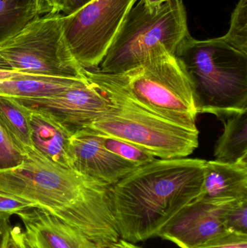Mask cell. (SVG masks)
I'll use <instances>...</instances> for the list:
<instances>
[{
    "mask_svg": "<svg viewBox=\"0 0 247 248\" xmlns=\"http://www.w3.org/2000/svg\"><path fill=\"white\" fill-rule=\"evenodd\" d=\"M24 153L20 166L0 170V192L56 217L99 247L118 241L110 186L51 161L33 147Z\"/></svg>",
    "mask_w": 247,
    "mask_h": 248,
    "instance_id": "obj_1",
    "label": "cell"
},
{
    "mask_svg": "<svg viewBox=\"0 0 247 248\" xmlns=\"http://www.w3.org/2000/svg\"><path fill=\"white\" fill-rule=\"evenodd\" d=\"M206 160L155 159L110 186L120 238L131 243L158 237L164 227L198 198Z\"/></svg>",
    "mask_w": 247,
    "mask_h": 248,
    "instance_id": "obj_2",
    "label": "cell"
},
{
    "mask_svg": "<svg viewBox=\"0 0 247 248\" xmlns=\"http://www.w3.org/2000/svg\"><path fill=\"white\" fill-rule=\"evenodd\" d=\"M174 55L188 76L198 114L224 119L247 110V54L220 37L197 40L189 33Z\"/></svg>",
    "mask_w": 247,
    "mask_h": 248,
    "instance_id": "obj_3",
    "label": "cell"
},
{
    "mask_svg": "<svg viewBox=\"0 0 247 248\" xmlns=\"http://www.w3.org/2000/svg\"><path fill=\"white\" fill-rule=\"evenodd\" d=\"M84 78L112 103V109L88 128L129 141L155 157H187L198 147V129H190L151 113L120 91L97 69L84 68Z\"/></svg>",
    "mask_w": 247,
    "mask_h": 248,
    "instance_id": "obj_4",
    "label": "cell"
},
{
    "mask_svg": "<svg viewBox=\"0 0 247 248\" xmlns=\"http://www.w3.org/2000/svg\"><path fill=\"white\" fill-rule=\"evenodd\" d=\"M107 74L120 91L154 114L197 129V113L191 83L184 67L162 44L141 65L120 74Z\"/></svg>",
    "mask_w": 247,
    "mask_h": 248,
    "instance_id": "obj_5",
    "label": "cell"
},
{
    "mask_svg": "<svg viewBox=\"0 0 247 248\" xmlns=\"http://www.w3.org/2000/svg\"><path fill=\"white\" fill-rule=\"evenodd\" d=\"M183 0H169L149 10L139 0L129 10L97 68L107 74H120L136 68L158 44L175 55L189 34Z\"/></svg>",
    "mask_w": 247,
    "mask_h": 248,
    "instance_id": "obj_6",
    "label": "cell"
},
{
    "mask_svg": "<svg viewBox=\"0 0 247 248\" xmlns=\"http://www.w3.org/2000/svg\"><path fill=\"white\" fill-rule=\"evenodd\" d=\"M65 15L36 17L0 45V58L13 70L61 78H84L64 33Z\"/></svg>",
    "mask_w": 247,
    "mask_h": 248,
    "instance_id": "obj_7",
    "label": "cell"
},
{
    "mask_svg": "<svg viewBox=\"0 0 247 248\" xmlns=\"http://www.w3.org/2000/svg\"><path fill=\"white\" fill-rule=\"evenodd\" d=\"M139 0H93L64 17L70 49L82 68L97 69L126 15Z\"/></svg>",
    "mask_w": 247,
    "mask_h": 248,
    "instance_id": "obj_8",
    "label": "cell"
},
{
    "mask_svg": "<svg viewBox=\"0 0 247 248\" xmlns=\"http://www.w3.org/2000/svg\"><path fill=\"white\" fill-rule=\"evenodd\" d=\"M13 99L29 110L48 115L72 134L89 126L112 109L108 99L86 78L49 97Z\"/></svg>",
    "mask_w": 247,
    "mask_h": 248,
    "instance_id": "obj_9",
    "label": "cell"
},
{
    "mask_svg": "<svg viewBox=\"0 0 247 248\" xmlns=\"http://www.w3.org/2000/svg\"><path fill=\"white\" fill-rule=\"evenodd\" d=\"M71 145L73 169L109 186L139 167L107 150L100 133L88 127L73 134Z\"/></svg>",
    "mask_w": 247,
    "mask_h": 248,
    "instance_id": "obj_10",
    "label": "cell"
},
{
    "mask_svg": "<svg viewBox=\"0 0 247 248\" xmlns=\"http://www.w3.org/2000/svg\"><path fill=\"white\" fill-rule=\"evenodd\" d=\"M223 205L195 200L177 214L158 237L181 248L197 247L226 230L220 217Z\"/></svg>",
    "mask_w": 247,
    "mask_h": 248,
    "instance_id": "obj_11",
    "label": "cell"
},
{
    "mask_svg": "<svg viewBox=\"0 0 247 248\" xmlns=\"http://www.w3.org/2000/svg\"><path fill=\"white\" fill-rule=\"evenodd\" d=\"M33 248H101L76 229L37 208L17 214Z\"/></svg>",
    "mask_w": 247,
    "mask_h": 248,
    "instance_id": "obj_12",
    "label": "cell"
},
{
    "mask_svg": "<svg viewBox=\"0 0 247 248\" xmlns=\"http://www.w3.org/2000/svg\"><path fill=\"white\" fill-rule=\"evenodd\" d=\"M247 199V161L206 160L203 186L197 201L216 205Z\"/></svg>",
    "mask_w": 247,
    "mask_h": 248,
    "instance_id": "obj_13",
    "label": "cell"
},
{
    "mask_svg": "<svg viewBox=\"0 0 247 248\" xmlns=\"http://www.w3.org/2000/svg\"><path fill=\"white\" fill-rule=\"evenodd\" d=\"M29 110L33 147L51 161L73 169L71 145L73 134L48 115Z\"/></svg>",
    "mask_w": 247,
    "mask_h": 248,
    "instance_id": "obj_14",
    "label": "cell"
},
{
    "mask_svg": "<svg viewBox=\"0 0 247 248\" xmlns=\"http://www.w3.org/2000/svg\"><path fill=\"white\" fill-rule=\"evenodd\" d=\"M85 78H61L26 74L0 81V96L13 98L49 97L73 87Z\"/></svg>",
    "mask_w": 247,
    "mask_h": 248,
    "instance_id": "obj_15",
    "label": "cell"
},
{
    "mask_svg": "<svg viewBox=\"0 0 247 248\" xmlns=\"http://www.w3.org/2000/svg\"><path fill=\"white\" fill-rule=\"evenodd\" d=\"M224 130L215 145L218 161H247V110L227 119Z\"/></svg>",
    "mask_w": 247,
    "mask_h": 248,
    "instance_id": "obj_16",
    "label": "cell"
},
{
    "mask_svg": "<svg viewBox=\"0 0 247 248\" xmlns=\"http://www.w3.org/2000/svg\"><path fill=\"white\" fill-rule=\"evenodd\" d=\"M39 16L34 0H0V45Z\"/></svg>",
    "mask_w": 247,
    "mask_h": 248,
    "instance_id": "obj_17",
    "label": "cell"
},
{
    "mask_svg": "<svg viewBox=\"0 0 247 248\" xmlns=\"http://www.w3.org/2000/svg\"><path fill=\"white\" fill-rule=\"evenodd\" d=\"M0 118L23 152L33 147L29 109L12 97L0 96Z\"/></svg>",
    "mask_w": 247,
    "mask_h": 248,
    "instance_id": "obj_18",
    "label": "cell"
},
{
    "mask_svg": "<svg viewBox=\"0 0 247 248\" xmlns=\"http://www.w3.org/2000/svg\"><path fill=\"white\" fill-rule=\"evenodd\" d=\"M100 134L103 145L107 150L135 166H142L153 161L155 159V156L129 141L102 133Z\"/></svg>",
    "mask_w": 247,
    "mask_h": 248,
    "instance_id": "obj_19",
    "label": "cell"
},
{
    "mask_svg": "<svg viewBox=\"0 0 247 248\" xmlns=\"http://www.w3.org/2000/svg\"><path fill=\"white\" fill-rule=\"evenodd\" d=\"M220 38L235 49L247 54V0H239L232 13L229 31Z\"/></svg>",
    "mask_w": 247,
    "mask_h": 248,
    "instance_id": "obj_20",
    "label": "cell"
},
{
    "mask_svg": "<svg viewBox=\"0 0 247 248\" xmlns=\"http://www.w3.org/2000/svg\"><path fill=\"white\" fill-rule=\"evenodd\" d=\"M24 158V152L0 118V170L17 167Z\"/></svg>",
    "mask_w": 247,
    "mask_h": 248,
    "instance_id": "obj_21",
    "label": "cell"
},
{
    "mask_svg": "<svg viewBox=\"0 0 247 248\" xmlns=\"http://www.w3.org/2000/svg\"><path fill=\"white\" fill-rule=\"evenodd\" d=\"M220 217L225 230L247 234V199L223 205Z\"/></svg>",
    "mask_w": 247,
    "mask_h": 248,
    "instance_id": "obj_22",
    "label": "cell"
},
{
    "mask_svg": "<svg viewBox=\"0 0 247 248\" xmlns=\"http://www.w3.org/2000/svg\"><path fill=\"white\" fill-rule=\"evenodd\" d=\"M194 248H247V234L224 230Z\"/></svg>",
    "mask_w": 247,
    "mask_h": 248,
    "instance_id": "obj_23",
    "label": "cell"
},
{
    "mask_svg": "<svg viewBox=\"0 0 247 248\" xmlns=\"http://www.w3.org/2000/svg\"><path fill=\"white\" fill-rule=\"evenodd\" d=\"M33 208L35 207L31 203L10 194L0 192V216L10 217Z\"/></svg>",
    "mask_w": 247,
    "mask_h": 248,
    "instance_id": "obj_24",
    "label": "cell"
},
{
    "mask_svg": "<svg viewBox=\"0 0 247 248\" xmlns=\"http://www.w3.org/2000/svg\"><path fill=\"white\" fill-rule=\"evenodd\" d=\"M7 248H33L25 231L19 226L12 227Z\"/></svg>",
    "mask_w": 247,
    "mask_h": 248,
    "instance_id": "obj_25",
    "label": "cell"
},
{
    "mask_svg": "<svg viewBox=\"0 0 247 248\" xmlns=\"http://www.w3.org/2000/svg\"><path fill=\"white\" fill-rule=\"evenodd\" d=\"M10 217L0 216V248H7L12 227Z\"/></svg>",
    "mask_w": 247,
    "mask_h": 248,
    "instance_id": "obj_26",
    "label": "cell"
},
{
    "mask_svg": "<svg viewBox=\"0 0 247 248\" xmlns=\"http://www.w3.org/2000/svg\"><path fill=\"white\" fill-rule=\"evenodd\" d=\"M91 1L93 0H64L62 11L65 13V16H69Z\"/></svg>",
    "mask_w": 247,
    "mask_h": 248,
    "instance_id": "obj_27",
    "label": "cell"
},
{
    "mask_svg": "<svg viewBox=\"0 0 247 248\" xmlns=\"http://www.w3.org/2000/svg\"><path fill=\"white\" fill-rule=\"evenodd\" d=\"M64 0H46L48 13H60L62 11Z\"/></svg>",
    "mask_w": 247,
    "mask_h": 248,
    "instance_id": "obj_28",
    "label": "cell"
},
{
    "mask_svg": "<svg viewBox=\"0 0 247 248\" xmlns=\"http://www.w3.org/2000/svg\"><path fill=\"white\" fill-rule=\"evenodd\" d=\"M24 74L26 73L15 71V70H0V81L15 78V77H20Z\"/></svg>",
    "mask_w": 247,
    "mask_h": 248,
    "instance_id": "obj_29",
    "label": "cell"
},
{
    "mask_svg": "<svg viewBox=\"0 0 247 248\" xmlns=\"http://www.w3.org/2000/svg\"><path fill=\"white\" fill-rule=\"evenodd\" d=\"M110 248H142L136 246L134 243H131L123 239H119L117 243H114Z\"/></svg>",
    "mask_w": 247,
    "mask_h": 248,
    "instance_id": "obj_30",
    "label": "cell"
},
{
    "mask_svg": "<svg viewBox=\"0 0 247 248\" xmlns=\"http://www.w3.org/2000/svg\"><path fill=\"white\" fill-rule=\"evenodd\" d=\"M168 1H169V0H143L145 6L148 7L149 10H152L158 8L160 6L162 5L163 3Z\"/></svg>",
    "mask_w": 247,
    "mask_h": 248,
    "instance_id": "obj_31",
    "label": "cell"
},
{
    "mask_svg": "<svg viewBox=\"0 0 247 248\" xmlns=\"http://www.w3.org/2000/svg\"><path fill=\"white\" fill-rule=\"evenodd\" d=\"M36 6H37L39 16L41 15L47 14V7H46V0H34Z\"/></svg>",
    "mask_w": 247,
    "mask_h": 248,
    "instance_id": "obj_32",
    "label": "cell"
},
{
    "mask_svg": "<svg viewBox=\"0 0 247 248\" xmlns=\"http://www.w3.org/2000/svg\"><path fill=\"white\" fill-rule=\"evenodd\" d=\"M0 70H13L4 60L0 58Z\"/></svg>",
    "mask_w": 247,
    "mask_h": 248,
    "instance_id": "obj_33",
    "label": "cell"
}]
</instances>
